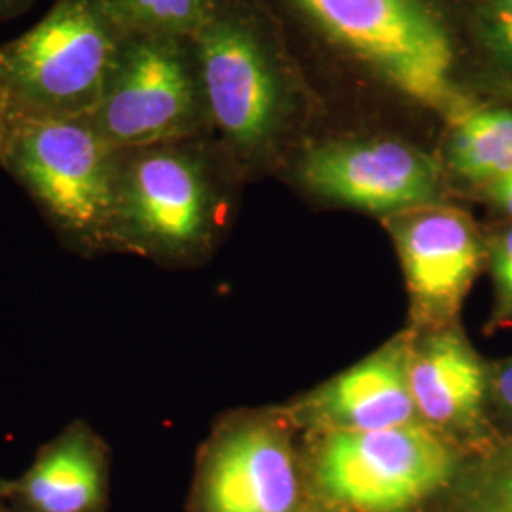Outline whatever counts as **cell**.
<instances>
[{
	"label": "cell",
	"instance_id": "obj_9",
	"mask_svg": "<svg viewBox=\"0 0 512 512\" xmlns=\"http://www.w3.org/2000/svg\"><path fill=\"white\" fill-rule=\"evenodd\" d=\"M293 427L281 410L222 423L203 463V512L300 511Z\"/></svg>",
	"mask_w": 512,
	"mask_h": 512
},
{
	"label": "cell",
	"instance_id": "obj_10",
	"mask_svg": "<svg viewBox=\"0 0 512 512\" xmlns=\"http://www.w3.org/2000/svg\"><path fill=\"white\" fill-rule=\"evenodd\" d=\"M300 177L317 196L363 211L395 215L437 203L439 167L399 141H340L310 150Z\"/></svg>",
	"mask_w": 512,
	"mask_h": 512
},
{
	"label": "cell",
	"instance_id": "obj_22",
	"mask_svg": "<svg viewBox=\"0 0 512 512\" xmlns=\"http://www.w3.org/2000/svg\"><path fill=\"white\" fill-rule=\"evenodd\" d=\"M12 116V109H10V99H8V93H6V86H4V80H2V73H0V145H2V137H4V131L8 126V120Z\"/></svg>",
	"mask_w": 512,
	"mask_h": 512
},
{
	"label": "cell",
	"instance_id": "obj_16",
	"mask_svg": "<svg viewBox=\"0 0 512 512\" xmlns=\"http://www.w3.org/2000/svg\"><path fill=\"white\" fill-rule=\"evenodd\" d=\"M454 512H512V435L463 471Z\"/></svg>",
	"mask_w": 512,
	"mask_h": 512
},
{
	"label": "cell",
	"instance_id": "obj_23",
	"mask_svg": "<svg viewBox=\"0 0 512 512\" xmlns=\"http://www.w3.org/2000/svg\"><path fill=\"white\" fill-rule=\"evenodd\" d=\"M298 512H330L327 509H321V507H304V509H300Z\"/></svg>",
	"mask_w": 512,
	"mask_h": 512
},
{
	"label": "cell",
	"instance_id": "obj_13",
	"mask_svg": "<svg viewBox=\"0 0 512 512\" xmlns=\"http://www.w3.org/2000/svg\"><path fill=\"white\" fill-rule=\"evenodd\" d=\"M21 492L37 512H92L105 494V448L90 427L71 425L44 448Z\"/></svg>",
	"mask_w": 512,
	"mask_h": 512
},
{
	"label": "cell",
	"instance_id": "obj_11",
	"mask_svg": "<svg viewBox=\"0 0 512 512\" xmlns=\"http://www.w3.org/2000/svg\"><path fill=\"white\" fill-rule=\"evenodd\" d=\"M408 330L285 406L298 429L374 431L423 423L408 384Z\"/></svg>",
	"mask_w": 512,
	"mask_h": 512
},
{
	"label": "cell",
	"instance_id": "obj_2",
	"mask_svg": "<svg viewBox=\"0 0 512 512\" xmlns=\"http://www.w3.org/2000/svg\"><path fill=\"white\" fill-rule=\"evenodd\" d=\"M190 139L116 150L114 251L177 264L209 253L224 198L211 158Z\"/></svg>",
	"mask_w": 512,
	"mask_h": 512
},
{
	"label": "cell",
	"instance_id": "obj_15",
	"mask_svg": "<svg viewBox=\"0 0 512 512\" xmlns=\"http://www.w3.org/2000/svg\"><path fill=\"white\" fill-rule=\"evenodd\" d=\"M101 4L124 35L194 37L213 0H101Z\"/></svg>",
	"mask_w": 512,
	"mask_h": 512
},
{
	"label": "cell",
	"instance_id": "obj_19",
	"mask_svg": "<svg viewBox=\"0 0 512 512\" xmlns=\"http://www.w3.org/2000/svg\"><path fill=\"white\" fill-rule=\"evenodd\" d=\"M490 33L495 50L512 67V0H492Z\"/></svg>",
	"mask_w": 512,
	"mask_h": 512
},
{
	"label": "cell",
	"instance_id": "obj_1",
	"mask_svg": "<svg viewBox=\"0 0 512 512\" xmlns=\"http://www.w3.org/2000/svg\"><path fill=\"white\" fill-rule=\"evenodd\" d=\"M0 167L67 245L86 255L114 251L116 150L86 118L12 114Z\"/></svg>",
	"mask_w": 512,
	"mask_h": 512
},
{
	"label": "cell",
	"instance_id": "obj_17",
	"mask_svg": "<svg viewBox=\"0 0 512 512\" xmlns=\"http://www.w3.org/2000/svg\"><path fill=\"white\" fill-rule=\"evenodd\" d=\"M494 281V310L490 315L492 327L512 325V226L503 230L488 253Z\"/></svg>",
	"mask_w": 512,
	"mask_h": 512
},
{
	"label": "cell",
	"instance_id": "obj_21",
	"mask_svg": "<svg viewBox=\"0 0 512 512\" xmlns=\"http://www.w3.org/2000/svg\"><path fill=\"white\" fill-rule=\"evenodd\" d=\"M37 0H0V21L18 18L27 12Z\"/></svg>",
	"mask_w": 512,
	"mask_h": 512
},
{
	"label": "cell",
	"instance_id": "obj_4",
	"mask_svg": "<svg viewBox=\"0 0 512 512\" xmlns=\"http://www.w3.org/2000/svg\"><path fill=\"white\" fill-rule=\"evenodd\" d=\"M86 120L114 150L188 139L211 128L194 38L126 33Z\"/></svg>",
	"mask_w": 512,
	"mask_h": 512
},
{
	"label": "cell",
	"instance_id": "obj_5",
	"mask_svg": "<svg viewBox=\"0 0 512 512\" xmlns=\"http://www.w3.org/2000/svg\"><path fill=\"white\" fill-rule=\"evenodd\" d=\"M313 437L319 492L353 512L410 511L448 488L461 461L458 444L425 423Z\"/></svg>",
	"mask_w": 512,
	"mask_h": 512
},
{
	"label": "cell",
	"instance_id": "obj_7",
	"mask_svg": "<svg viewBox=\"0 0 512 512\" xmlns=\"http://www.w3.org/2000/svg\"><path fill=\"white\" fill-rule=\"evenodd\" d=\"M209 126L239 156H253L272 135L277 86L253 27L226 0L213 6L194 35Z\"/></svg>",
	"mask_w": 512,
	"mask_h": 512
},
{
	"label": "cell",
	"instance_id": "obj_6",
	"mask_svg": "<svg viewBox=\"0 0 512 512\" xmlns=\"http://www.w3.org/2000/svg\"><path fill=\"white\" fill-rule=\"evenodd\" d=\"M334 42L423 107L467 114L454 84V48L423 0H293Z\"/></svg>",
	"mask_w": 512,
	"mask_h": 512
},
{
	"label": "cell",
	"instance_id": "obj_20",
	"mask_svg": "<svg viewBox=\"0 0 512 512\" xmlns=\"http://www.w3.org/2000/svg\"><path fill=\"white\" fill-rule=\"evenodd\" d=\"M490 194L494 202L512 217V173L490 184Z\"/></svg>",
	"mask_w": 512,
	"mask_h": 512
},
{
	"label": "cell",
	"instance_id": "obj_3",
	"mask_svg": "<svg viewBox=\"0 0 512 512\" xmlns=\"http://www.w3.org/2000/svg\"><path fill=\"white\" fill-rule=\"evenodd\" d=\"M122 37L101 0H54L37 25L0 44L12 114L86 118Z\"/></svg>",
	"mask_w": 512,
	"mask_h": 512
},
{
	"label": "cell",
	"instance_id": "obj_14",
	"mask_svg": "<svg viewBox=\"0 0 512 512\" xmlns=\"http://www.w3.org/2000/svg\"><path fill=\"white\" fill-rule=\"evenodd\" d=\"M452 169L467 181L492 184L512 173L511 110L467 112L450 141Z\"/></svg>",
	"mask_w": 512,
	"mask_h": 512
},
{
	"label": "cell",
	"instance_id": "obj_8",
	"mask_svg": "<svg viewBox=\"0 0 512 512\" xmlns=\"http://www.w3.org/2000/svg\"><path fill=\"white\" fill-rule=\"evenodd\" d=\"M385 224L403 266L410 330L458 323L488 258L473 220L456 207L431 203L389 215Z\"/></svg>",
	"mask_w": 512,
	"mask_h": 512
},
{
	"label": "cell",
	"instance_id": "obj_12",
	"mask_svg": "<svg viewBox=\"0 0 512 512\" xmlns=\"http://www.w3.org/2000/svg\"><path fill=\"white\" fill-rule=\"evenodd\" d=\"M408 384L420 420L458 444L486 431L488 365L458 323L408 329Z\"/></svg>",
	"mask_w": 512,
	"mask_h": 512
},
{
	"label": "cell",
	"instance_id": "obj_18",
	"mask_svg": "<svg viewBox=\"0 0 512 512\" xmlns=\"http://www.w3.org/2000/svg\"><path fill=\"white\" fill-rule=\"evenodd\" d=\"M488 406L512 429V357L488 366Z\"/></svg>",
	"mask_w": 512,
	"mask_h": 512
}]
</instances>
